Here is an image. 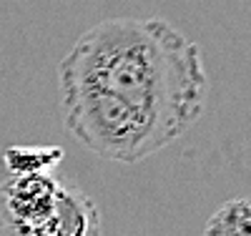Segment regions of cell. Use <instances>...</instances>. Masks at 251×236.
I'll return each mask as SVG.
<instances>
[{"instance_id":"1","label":"cell","mask_w":251,"mask_h":236,"mask_svg":"<svg viewBox=\"0 0 251 236\" xmlns=\"http://www.w3.org/2000/svg\"><path fill=\"white\" fill-rule=\"evenodd\" d=\"M201 51L163 18H108L58 63L68 131L91 154L136 163L171 146L206 108Z\"/></svg>"},{"instance_id":"2","label":"cell","mask_w":251,"mask_h":236,"mask_svg":"<svg viewBox=\"0 0 251 236\" xmlns=\"http://www.w3.org/2000/svg\"><path fill=\"white\" fill-rule=\"evenodd\" d=\"M0 236H103L91 196L50 174L10 176L0 184Z\"/></svg>"},{"instance_id":"3","label":"cell","mask_w":251,"mask_h":236,"mask_svg":"<svg viewBox=\"0 0 251 236\" xmlns=\"http://www.w3.org/2000/svg\"><path fill=\"white\" fill-rule=\"evenodd\" d=\"M63 158L60 146H10L3 161L10 176H33V174H50Z\"/></svg>"},{"instance_id":"4","label":"cell","mask_w":251,"mask_h":236,"mask_svg":"<svg viewBox=\"0 0 251 236\" xmlns=\"http://www.w3.org/2000/svg\"><path fill=\"white\" fill-rule=\"evenodd\" d=\"M203 236H251V201L231 199L208 219Z\"/></svg>"}]
</instances>
